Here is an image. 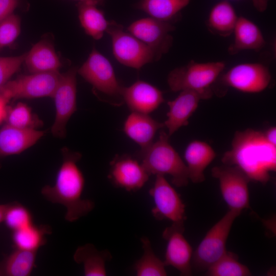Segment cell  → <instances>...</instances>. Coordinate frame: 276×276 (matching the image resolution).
Segmentation results:
<instances>
[{
  "label": "cell",
  "mask_w": 276,
  "mask_h": 276,
  "mask_svg": "<svg viewBox=\"0 0 276 276\" xmlns=\"http://www.w3.org/2000/svg\"><path fill=\"white\" fill-rule=\"evenodd\" d=\"M221 161L239 167L250 180L266 184L270 172L276 169V146L267 141L263 132L250 128L237 131Z\"/></svg>",
  "instance_id": "cell-1"
},
{
  "label": "cell",
  "mask_w": 276,
  "mask_h": 276,
  "mask_svg": "<svg viewBox=\"0 0 276 276\" xmlns=\"http://www.w3.org/2000/svg\"><path fill=\"white\" fill-rule=\"evenodd\" d=\"M62 163L57 172L54 185H45L41 190L48 201L62 205L66 209L65 219L73 222L86 216L95 208L94 202L83 199L84 175L77 165L81 154L67 148L62 150Z\"/></svg>",
  "instance_id": "cell-2"
},
{
  "label": "cell",
  "mask_w": 276,
  "mask_h": 276,
  "mask_svg": "<svg viewBox=\"0 0 276 276\" xmlns=\"http://www.w3.org/2000/svg\"><path fill=\"white\" fill-rule=\"evenodd\" d=\"M169 136L164 131L158 139L138 153L141 163L149 175L168 174L177 187L186 186L189 182L188 170L179 154L170 144Z\"/></svg>",
  "instance_id": "cell-3"
},
{
  "label": "cell",
  "mask_w": 276,
  "mask_h": 276,
  "mask_svg": "<svg viewBox=\"0 0 276 276\" xmlns=\"http://www.w3.org/2000/svg\"><path fill=\"white\" fill-rule=\"evenodd\" d=\"M225 64L222 61L198 63L191 61L187 65L177 67L169 74L167 82L173 91L192 90L202 94L205 99L213 93L210 86L223 71Z\"/></svg>",
  "instance_id": "cell-4"
},
{
  "label": "cell",
  "mask_w": 276,
  "mask_h": 276,
  "mask_svg": "<svg viewBox=\"0 0 276 276\" xmlns=\"http://www.w3.org/2000/svg\"><path fill=\"white\" fill-rule=\"evenodd\" d=\"M106 32L110 36L114 57L121 64L137 70L145 64L159 60V57L150 47L113 20L108 21Z\"/></svg>",
  "instance_id": "cell-5"
},
{
  "label": "cell",
  "mask_w": 276,
  "mask_h": 276,
  "mask_svg": "<svg viewBox=\"0 0 276 276\" xmlns=\"http://www.w3.org/2000/svg\"><path fill=\"white\" fill-rule=\"evenodd\" d=\"M241 213L229 210L207 232L192 255V264L195 269L206 270L227 251L226 243L231 227Z\"/></svg>",
  "instance_id": "cell-6"
},
{
  "label": "cell",
  "mask_w": 276,
  "mask_h": 276,
  "mask_svg": "<svg viewBox=\"0 0 276 276\" xmlns=\"http://www.w3.org/2000/svg\"><path fill=\"white\" fill-rule=\"evenodd\" d=\"M60 75L59 72L20 75L2 87L0 94L9 101L12 99L52 97Z\"/></svg>",
  "instance_id": "cell-7"
},
{
  "label": "cell",
  "mask_w": 276,
  "mask_h": 276,
  "mask_svg": "<svg viewBox=\"0 0 276 276\" xmlns=\"http://www.w3.org/2000/svg\"><path fill=\"white\" fill-rule=\"evenodd\" d=\"M218 179L222 197L229 210L242 212L249 206L248 183L250 179L239 167L224 165L212 169Z\"/></svg>",
  "instance_id": "cell-8"
},
{
  "label": "cell",
  "mask_w": 276,
  "mask_h": 276,
  "mask_svg": "<svg viewBox=\"0 0 276 276\" xmlns=\"http://www.w3.org/2000/svg\"><path fill=\"white\" fill-rule=\"evenodd\" d=\"M77 68H72L61 74L52 97L54 100L56 114L51 131L58 137H65L67 123L77 110Z\"/></svg>",
  "instance_id": "cell-9"
},
{
  "label": "cell",
  "mask_w": 276,
  "mask_h": 276,
  "mask_svg": "<svg viewBox=\"0 0 276 276\" xmlns=\"http://www.w3.org/2000/svg\"><path fill=\"white\" fill-rule=\"evenodd\" d=\"M77 73L97 90L111 97H122L119 83L109 60L94 48Z\"/></svg>",
  "instance_id": "cell-10"
},
{
  "label": "cell",
  "mask_w": 276,
  "mask_h": 276,
  "mask_svg": "<svg viewBox=\"0 0 276 276\" xmlns=\"http://www.w3.org/2000/svg\"><path fill=\"white\" fill-rule=\"evenodd\" d=\"M154 206L151 210L154 218L159 221L184 223L187 219L185 205L180 195L171 186L164 175H156L153 186L149 191Z\"/></svg>",
  "instance_id": "cell-11"
},
{
  "label": "cell",
  "mask_w": 276,
  "mask_h": 276,
  "mask_svg": "<svg viewBox=\"0 0 276 276\" xmlns=\"http://www.w3.org/2000/svg\"><path fill=\"white\" fill-rule=\"evenodd\" d=\"M271 79L267 67L259 63H244L232 67L222 77L226 86L246 93L265 90Z\"/></svg>",
  "instance_id": "cell-12"
},
{
  "label": "cell",
  "mask_w": 276,
  "mask_h": 276,
  "mask_svg": "<svg viewBox=\"0 0 276 276\" xmlns=\"http://www.w3.org/2000/svg\"><path fill=\"white\" fill-rule=\"evenodd\" d=\"M174 29L170 22L151 17L138 19L127 28L129 33L152 49L159 58L171 47L173 38L170 32Z\"/></svg>",
  "instance_id": "cell-13"
},
{
  "label": "cell",
  "mask_w": 276,
  "mask_h": 276,
  "mask_svg": "<svg viewBox=\"0 0 276 276\" xmlns=\"http://www.w3.org/2000/svg\"><path fill=\"white\" fill-rule=\"evenodd\" d=\"M184 223H172L164 231L162 236L167 245L164 261L165 266H171L181 275L192 274V248L183 236Z\"/></svg>",
  "instance_id": "cell-14"
},
{
  "label": "cell",
  "mask_w": 276,
  "mask_h": 276,
  "mask_svg": "<svg viewBox=\"0 0 276 276\" xmlns=\"http://www.w3.org/2000/svg\"><path fill=\"white\" fill-rule=\"evenodd\" d=\"M110 165L109 179L116 187L128 192L141 189L150 176L141 163L127 155H117Z\"/></svg>",
  "instance_id": "cell-15"
},
{
  "label": "cell",
  "mask_w": 276,
  "mask_h": 276,
  "mask_svg": "<svg viewBox=\"0 0 276 276\" xmlns=\"http://www.w3.org/2000/svg\"><path fill=\"white\" fill-rule=\"evenodd\" d=\"M122 97L132 112L145 114L153 111L165 101L161 90L141 80L129 87H123Z\"/></svg>",
  "instance_id": "cell-16"
},
{
  "label": "cell",
  "mask_w": 276,
  "mask_h": 276,
  "mask_svg": "<svg viewBox=\"0 0 276 276\" xmlns=\"http://www.w3.org/2000/svg\"><path fill=\"white\" fill-rule=\"evenodd\" d=\"M201 99H205L199 93L183 90L175 99L168 102L169 110L164 124L168 130L169 136L181 127L188 125L189 118L197 109Z\"/></svg>",
  "instance_id": "cell-17"
},
{
  "label": "cell",
  "mask_w": 276,
  "mask_h": 276,
  "mask_svg": "<svg viewBox=\"0 0 276 276\" xmlns=\"http://www.w3.org/2000/svg\"><path fill=\"white\" fill-rule=\"evenodd\" d=\"M44 131L6 124L0 129V157L18 154L35 144Z\"/></svg>",
  "instance_id": "cell-18"
},
{
  "label": "cell",
  "mask_w": 276,
  "mask_h": 276,
  "mask_svg": "<svg viewBox=\"0 0 276 276\" xmlns=\"http://www.w3.org/2000/svg\"><path fill=\"white\" fill-rule=\"evenodd\" d=\"M216 156L214 149L205 142L199 140L191 142L185 152L189 180L195 183L204 181V170Z\"/></svg>",
  "instance_id": "cell-19"
},
{
  "label": "cell",
  "mask_w": 276,
  "mask_h": 276,
  "mask_svg": "<svg viewBox=\"0 0 276 276\" xmlns=\"http://www.w3.org/2000/svg\"><path fill=\"white\" fill-rule=\"evenodd\" d=\"M164 126V123L156 121L148 114L132 112L124 123L123 130L143 149L153 143L157 131Z\"/></svg>",
  "instance_id": "cell-20"
},
{
  "label": "cell",
  "mask_w": 276,
  "mask_h": 276,
  "mask_svg": "<svg viewBox=\"0 0 276 276\" xmlns=\"http://www.w3.org/2000/svg\"><path fill=\"white\" fill-rule=\"evenodd\" d=\"M234 40L228 49L231 55H235L243 50L259 51L266 42L259 28L246 17H238L233 33Z\"/></svg>",
  "instance_id": "cell-21"
},
{
  "label": "cell",
  "mask_w": 276,
  "mask_h": 276,
  "mask_svg": "<svg viewBox=\"0 0 276 276\" xmlns=\"http://www.w3.org/2000/svg\"><path fill=\"white\" fill-rule=\"evenodd\" d=\"M24 63L31 73L59 72L62 66L53 46L43 40L34 44L26 53Z\"/></svg>",
  "instance_id": "cell-22"
},
{
  "label": "cell",
  "mask_w": 276,
  "mask_h": 276,
  "mask_svg": "<svg viewBox=\"0 0 276 276\" xmlns=\"http://www.w3.org/2000/svg\"><path fill=\"white\" fill-rule=\"evenodd\" d=\"M111 258L108 250H98L90 243L78 247L73 256L75 262L83 265L85 276L106 275V263Z\"/></svg>",
  "instance_id": "cell-23"
},
{
  "label": "cell",
  "mask_w": 276,
  "mask_h": 276,
  "mask_svg": "<svg viewBox=\"0 0 276 276\" xmlns=\"http://www.w3.org/2000/svg\"><path fill=\"white\" fill-rule=\"evenodd\" d=\"M238 17L233 5L227 0H223L212 8L207 25L212 33L227 37L233 34Z\"/></svg>",
  "instance_id": "cell-24"
},
{
  "label": "cell",
  "mask_w": 276,
  "mask_h": 276,
  "mask_svg": "<svg viewBox=\"0 0 276 276\" xmlns=\"http://www.w3.org/2000/svg\"><path fill=\"white\" fill-rule=\"evenodd\" d=\"M37 251L14 248L0 263V275L28 276L36 266Z\"/></svg>",
  "instance_id": "cell-25"
},
{
  "label": "cell",
  "mask_w": 276,
  "mask_h": 276,
  "mask_svg": "<svg viewBox=\"0 0 276 276\" xmlns=\"http://www.w3.org/2000/svg\"><path fill=\"white\" fill-rule=\"evenodd\" d=\"M96 5L79 2L77 5L80 24L85 33L96 40L100 39L106 32L108 21Z\"/></svg>",
  "instance_id": "cell-26"
},
{
  "label": "cell",
  "mask_w": 276,
  "mask_h": 276,
  "mask_svg": "<svg viewBox=\"0 0 276 276\" xmlns=\"http://www.w3.org/2000/svg\"><path fill=\"white\" fill-rule=\"evenodd\" d=\"M52 233L48 225L32 223L13 232L12 239L14 248L32 251L37 250L47 243L46 236Z\"/></svg>",
  "instance_id": "cell-27"
},
{
  "label": "cell",
  "mask_w": 276,
  "mask_h": 276,
  "mask_svg": "<svg viewBox=\"0 0 276 276\" xmlns=\"http://www.w3.org/2000/svg\"><path fill=\"white\" fill-rule=\"evenodd\" d=\"M190 2V0H139L137 7L151 17L171 22Z\"/></svg>",
  "instance_id": "cell-28"
},
{
  "label": "cell",
  "mask_w": 276,
  "mask_h": 276,
  "mask_svg": "<svg viewBox=\"0 0 276 276\" xmlns=\"http://www.w3.org/2000/svg\"><path fill=\"white\" fill-rule=\"evenodd\" d=\"M144 250L142 257L134 266L137 276H166L167 273L164 261L154 253L151 242L146 237L141 238Z\"/></svg>",
  "instance_id": "cell-29"
},
{
  "label": "cell",
  "mask_w": 276,
  "mask_h": 276,
  "mask_svg": "<svg viewBox=\"0 0 276 276\" xmlns=\"http://www.w3.org/2000/svg\"><path fill=\"white\" fill-rule=\"evenodd\" d=\"M4 121L6 124L21 129H37L43 125L42 121L31 108L21 102L12 107L8 106Z\"/></svg>",
  "instance_id": "cell-30"
},
{
  "label": "cell",
  "mask_w": 276,
  "mask_h": 276,
  "mask_svg": "<svg viewBox=\"0 0 276 276\" xmlns=\"http://www.w3.org/2000/svg\"><path fill=\"white\" fill-rule=\"evenodd\" d=\"M237 255L226 251L218 261L207 270L206 275L210 276H248L251 273L247 266L240 263Z\"/></svg>",
  "instance_id": "cell-31"
},
{
  "label": "cell",
  "mask_w": 276,
  "mask_h": 276,
  "mask_svg": "<svg viewBox=\"0 0 276 276\" xmlns=\"http://www.w3.org/2000/svg\"><path fill=\"white\" fill-rule=\"evenodd\" d=\"M33 221L31 212L25 205L16 201L9 203L4 222L12 232L33 223Z\"/></svg>",
  "instance_id": "cell-32"
},
{
  "label": "cell",
  "mask_w": 276,
  "mask_h": 276,
  "mask_svg": "<svg viewBox=\"0 0 276 276\" xmlns=\"http://www.w3.org/2000/svg\"><path fill=\"white\" fill-rule=\"evenodd\" d=\"M19 17L11 14L0 22V50L12 44L20 32Z\"/></svg>",
  "instance_id": "cell-33"
},
{
  "label": "cell",
  "mask_w": 276,
  "mask_h": 276,
  "mask_svg": "<svg viewBox=\"0 0 276 276\" xmlns=\"http://www.w3.org/2000/svg\"><path fill=\"white\" fill-rule=\"evenodd\" d=\"M26 53L10 57H0V88L10 80L24 63Z\"/></svg>",
  "instance_id": "cell-34"
},
{
  "label": "cell",
  "mask_w": 276,
  "mask_h": 276,
  "mask_svg": "<svg viewBox=\"0 0 276 276\" xmlns=\"http://www.w3.org/2000/svg\"><path fill=\"white\" fill-rule=\"evenodd\" d=\"M19 0H0V22L13 13Z\"/></svg>",
  "instance_id": "cell-35"
},
{
  "label": "cell",
  "mask_w": 276,
  "mask_h": 276,
  "mask_svg": "<svg viewBox=\"0 0 276 276\" xmlns=\"http://www.w3.org/2000/svg\"><path fill=\"white\" fill-rule=\"evenodd\" d=\"M263 133L267 141L276 146V127L275 126L271 127Z\"/></svg>",
  "instance_id": "cell-36"
},
{
  "label": "cell",
  "mask_w": 276,
  "mask_h": 276,
  "mask_svg": "<svg viewBox=\"0 0 276 276\" xmlns=\"http://www.w3.org/2000/svg\"><path fill=\"white\" fill-rule=\"evenodd\" d=\"M9 101L0 94V124L5 120Z\"/></svg>",
  "instance_id": "cell-37"
},
{
  "label": "cell",
  "mask_w": 276,
  "mask_h": 276,
  "mask_svg": "<svg viewBox=\"0 0 276 276\" xmlns=\"http://www.w3.org/2000/svg\"><path fill=\"white\" fill-rule=\"evenodd\" d=\"M252 3L255 9L260 12H263L267 8L269 0H249Z\"/></svg>",
  "instance_id": "cell-38"
},
{
  "label": "cell",
  "mask_w": 276,
  "mask_h": 276,
  "mask_svg": "<svg viewBox=\"0 0 276 276\" xmlns=\"http://www.w3.org/2000/svg\"><path fill=\"white\" fill-rule=\"evenodd\" d=\"M9 203L0 204V223L4 222L5 213L8 206Z\"/></svg>",
  "instance_id": "cell-39"
},
{
  "label": "cell",
  "mask_w": 276,
  "mask_h": 276,
  "mask_svg": "<svg viewBox=\"0 0 276 276\" xmlns=\"http://www.w3.org/2000/svg\"><path fill=\"white\" fill-rule=\"evenodd\" d=\"M79 2H89L93 3L96 5H102L105 2V0H76Z\"/></svg>",
  "instance_id": "cell-40"
}]
</instances>
